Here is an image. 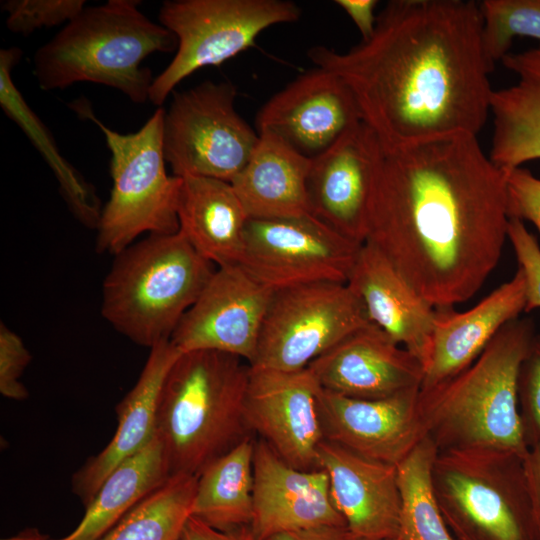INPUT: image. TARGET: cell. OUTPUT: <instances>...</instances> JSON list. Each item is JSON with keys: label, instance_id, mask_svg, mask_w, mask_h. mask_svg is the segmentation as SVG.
I'll return each instance as SVG.
<instances>
[{"label": "cell", "instance_id": "cell-1", "mask_svg": "<svg viewBox=\"0 0 540 540\" xmlns=\"http://www.w3.org/2000/svg\"><path fill=\"white\" fill-rule=\"evenodd\" d=\"M506 174L475 135L385 150L365 243L434 308L465 302L508 239Z\"/></svg>", "mask_w": 540, "mask_h": 540}, {"label": "cell", "instance_id": "cell-2", "mask_svg": "<svg viewBox=\"0 0 540 540\" xmlns=\"http://www.w3.org/2000/svg\"><path fill=\"white\" fill-rule=\"evenodd\" d=\"M473 0H392L373 34L348 51L315 46L316 67L340 76L385 150L480 132L494 64Z\"/></svg>", "mask_w": 540, "mask_h": 540}, {"label": "cell", "instance_id": "cell-3", "mask_svg": "<svg viewBox=\"0 0 540 540\" xmlns=\"http://www.w3.org/2000/svg\"><path fill=\"white\" fill-rule=\"evenodd\" d=\"M535 335L531 319H514L463 371L419 390L425 436L438 451L494 449L526 456L518 375Z\"/></svg>", "mask_w": 540, "mask_h": 540}, {"label": "cell", "instance_id": "cell-4", "mask_svg": "<svg viewBox=\"0 0 540 540\" xmlns=\"http://www.w3.org/2000/svg\"><path fill=\"white\" fill-rule=\"evenodd\" d=\"M250 364L235 355L196 350L179 355L164 381L156 434L171 476H199L253 435L245 403Z\"/></svg>", "mask_w": 540, "mask_h": 540}, {"label": "cell", "instance_id": "cell-5", "mask_svg": "<svg viewBox=\"0 0 540 540\" xmlns=\"http://www.w3.org/2000/svg\"><path fill=\"white\" fill-rule=\"evenodd\" d=\"M137 0H109L85 8L33 56V75L45 91L92 82L119 90L132 102L149 101V55L177 49V39L139 10Z\"/></svg>", "mask_w": 540, "mask_h": 540}, {"label": "cell", "instance_id": "cell-6", "mask_svg": "<svg viewBox=\"0 0 540 540\" xmlns=\"http://www.w3.org/2000/svg\"><path fill=\"white\" fill-rule=\"evenodd\" d=\"M215 270L179 230L150 234L115 255L102 286L101 314L150 349L171 339Z\"/></svg>", "mask_w": 540, "mask_h": 540}, {"label": "cell", "instance_id": "cell-7", "mask_svg": "<svg viewBox=\"0 0 540 540\" xmlns=\"http://www.w3.org/2000/svg\"><path fill=\"white\" fill-rule=\"evenodd\" d=\"M432 483L455 540H540L521 455L494 449L438 451Z\"/></svg>", "mask_w": 540, "mask_h": 540}, {"label": "cell", "instance_id": "cell-8", "mask_svg": "<svg viewBox=\"0 0 540 540\" xmlns=\"http://www.w3.org/2000/svg\"><path fill=\"white\" fill-rule=\"evenodd\" d=\"M71 108L101 129L111 152L112 188L96 229L97 251L115 256L142 234L176 233L182 179L166 171L165 110L158 107L137 132L121 134L105 126L84 100L74 101Z\"/></svg>", "mask_w": 540, "mask_h": 540}, {"label": "cell", "instance_id": "cell-9", "mask_svg": "<svg viewBox=\"0 0 540 540\" xmlns=\"http://www.w3.org/2000/svg\"><path fill=\"white\" fill-rule=\"evenodd\" d=\"M289 0H169L159 22L177 39L167 67L154 78L149 101L161 106L175 87L197 70L218 66L254 45L265 29L300 18Z\"/></svg>", "mask_w": 540, "mask_h": 540}, {"label": "cell", "instance_id": "cell-10", "mask_svg": "<svg viewBox=\"0 0 540 540\" xmlns=\"http://www.w3.org/2000/svg\"><path fill=\"white\" fill-rule=\"evenodd\" d=\"M229 81H204L173 93L165 110L162 146L177 177H206L231 183L243 170L259 133L235 109Z\"/></svg>", "mask_w": 540, "mask_h": 540}, {"label": "cell", "instance_id": "cell-11", "mask_svg": "<svg viewBox=\"0 0 540 540\" xmlns=\"http://www.w3.org/2000/svg\"><path fill=\"white\" fill-rule=\"evenodd\" d=\"M371 323L347 283L318 282L274 290L250 365L298 371Z\"/></svg>", "mask_w": 540, "mask_h": 540}, {"label": "cell", "instance_id": "cell-12", "mask_svg": "<svg viewBox=\"0 0 540 540\" xmlns=\"http://www.w3.org/2000/svg\"><path fill=\"white\" fill-rule=\"evenodd\" d=\"M362 245L310 214L249 218L239 265L272 290L318 282L347 283Z\"/></svg>", "mask_w": 540, "mask_h": 540}, {"label": "cell", "instance_id": "cell-13", "mask_svg": "<svg viewBox=\"0 0 540 540\" xmlns=\"http://www.w3.org/2000/svg\"><path fill=\"white\" fill-rule=\"evenodd\" d=\"M384 155L380 139L362 121L311 159L306 181L310 215L345 238L364 244Z\"/></svg>", "mask_w": 540, "mask_h": 540}, {"label": "cell", "instance_id": "cell-14", "mask_svg": "<svg viewBox=\"0 0 540 540\" xmlns=\"http://www.w3.org/2000/svg\"><path fill=\"white\" fill-rule=\"evenodd\" d=\"M273 291L240 265L216 268L170 340L181 353L215 350L251 365Z\"/></svg>", "mask_w": 540, "mask_h": 540}, {"label": "cell", "instance_id": "cell-15", "mask_svg": "<svg viewBox=\"0 0 540 540\" xmlns=\"http://www.w3.org/2000/svg\"><path fill=\"white\" fill-rule=\"evenodd\" d=\"M320 389L308 368L281 371L250 366L245 403L248 426L286 463L300 470L319 469L318 450L324 440Z\"/></svg>", "mask_w": 540, "mask_h": 540}, {"label": "cell", "instance_id": "cell-16", "mask_svg": "<svg viewBox=\"0 0 540 540\" xmlns=\"http://www.w3.org/2000/svg\"><path fill=\"white\" fill-rule=\"evenodd\" d=\"M362 121L346 82L316 67L273 95L259 110L256 126L311 160Z\"/></svg>", "mask_w": 540, "mask_h": 540}, {"label": "cell", "instance_id": "cell-17", "mask_svg": "<svg viewBox=\"0 0 540 540\" xmlns=\"http://www.w3.org/2000/svg\"><path fill=\"white\" fill-rule=\"evenodd\" d=\"M420 387L379 399H359L321 387L324 439L370 460L397 466L424 439Z\"/></svg>", "mask_w": 540, "mask_h": 540}, {"label": "cell", "instance_id": "cell-18", "mask_svg": "<svg viewBox=\"0 0 540 540\" xmlns=\"http://www.w3.org/2000/svg\"><path fill=\"white\" fill-rule=\"evenodd\" d=\"M320 526H346L331 498L322 469L300 470L286 463L264 440H255L253 516L259 540Z\"/></svg>", "mask_w": 540, "mask_h": 540}, {"label": "cell", "instance_id": "cell-19", "mask_svg": "<svg viewBox=\"0 0 540 540\" xmlns=\"http://www.w3.org/2000/svg\"><path fill=\"white\" fill-rule=\"evenodd\" d=\"M307 368L323 389L359 399L420 387L424 377L422 363L372 323L346 336Z\"/></svg>", "mask_w": 540, "mask_h": 540}, {"label": "cell", "instance_id": "cell-20", "mask_svg": "<svg viewBox=\"0 0 540 540\" xmlns=\"http://www.w3.org/2000/svg\"><path fill=\"white\" fill-rule=\"evenodd\" d=\"M317 463L328 475L333 503L352 534L360 540L398 536L397 466L367 459L325 439Z\"/></svg>", "mask_w": 540, "mask_h": 540}, {"label": "cell", "instance_id": "cell-21", "mask_svg": "<svg viewBox=\"0 0 540 540\" xmlns=\"http://www.w3.org/2000/svg\"><path fill=\"white\" fill-rule=\"evenodd\" d=\"M526 306V283L514 276L469 310L435 308L431 348L420 389L438 385L471 365L497 333Z\"/></svg>", "mask_w": 540, "mask_h": 540}, {"label": "cell", "instance_id": "cell-22", "mask_svg": "<svg viewBox=\"0 0 540 540\" xmlns=\"http://www.w3.org/2000/svg\"><path fill=\"white\" fill-rule=\"evenodd\" d=\"M347 285L360 299L369 321L425 367L435 308L369 243L361 246Z\"/></svg>", "mask_w": 540, "mask_h": 540}, {"label": "cell", "instance_id": "cell-23", "mask_svg": "<svg viewBox=\"0 0 540 540\" xmlns=\"http://www.w3.org/2000/svg\"><path fill=\"white\" fill-rule=\"evenodd\" d=\"M181 352L165 340L150 348L133 388L116 406L117 428L107 446L91 456L72 477V489L86 507L105 479L156 435L157 411L166 376Z\"/></svg>", "mask_w": 540, "mask_h": 540}, {"label": "cell", "instance_id": "cell-24", "mask_svg": "<svg viewBox=\"0 0 540 540\" xmlns=\"http://www.w3.org/2000/svg\"><path fill=\"white\" fill-rule=\"evenodd\" d=\"M181 179L179 231L216 268L239 265L249 217L231 183L195 176Z\"/></svg>", "mask_w": 540, "mask_h": 540}, {"label": "cell", "instance_id": "cell-25", "mask_svg": "<svg viewBox=\"0 0 540 540\" xmlns=\"http://www.w3.org/2000/svg\"><path fill=\"white\" fill-rule=\"evenodd\" d=\"M502 64L517 81L493 90V135L489 158L501 169L540 159V48L505 55Z\"/></svg>", "mask_w": 540, "mask_h": 540}, {"label": "cell", "instance_id": "cell-26", "mask_svg": "<svg viewBox=\"0 0 540 540\" xmlns=\"http://www.w3.org/2000/svg\"><path fill=\"white\" fill-rule=\"evenodd\" d=\"M311 160L271 133H259L249 161L231 182L249 218L299 217L309 213L306 181Z\"/></svg>", "mask_w": 540, "mask_h": 540}, {"label": "cell", "instance_id": "cell-27", "mask_svg": "<svg viewBox=\"0 0 540 540\" xmlns=\"http://www.w3.org/2000/svg\"><path fill=\"white\" fill-rule=\"evenodd\" d=\"M17 47L0 51V105L3 112L23 131L42 155L60 187V192L75 218L89 229H97L102 206L91 183L61 155L52 134L30 108L16 87L12 70L20 61Z\"/></svg>", "mask_w": 540, "mask_h": 540}, {"label": "cell", "instance_id": "cell-28", "mask_svg": "<svg viewBox=\"0 0 540 540\" xmlns=\"http://www.w3.org/2000/svg\"><path fill=\"white\" fill-rule=\"evenodd\" d=\"M171 477L157 434L105 479L77 527L54 540H100L135 505ZM49 540V539H46Z\"/></svg>", "mask_w": 540, "mask_h": 540}, {"label": "cell", "instance_id": "cell-29", "mask_svg": "<svg viewBox=\"0 0 540 540\" xmlns=\"http://www.w3.org/2000/svg\"><path fill=\"white\" fill-rule=\"evenodd\" d=\"M254 447L253 435L248 436L201 472L192 505L193 517L222 531L250 526Z\"/></svg>", "mask_w": 540, "mask_h": 540}, {"label": "cell", "instance_id": "cell-30", "mask_svg": "<svg viewBox=\"0 0 540 540\" xmlns=\"http://www.w3.org/2000/svg\"><path fill=\"white\" fill-rule=\"evenodd\" d=\"M197 476L173 475L135 505L100 540H183Z\"/></svg>", "mask_w": 540, "mask_h": 540}, {"label": "cell", "instance_id": "cell-31", "mask_svg": "<svg viewBox=\"0 0 540 540\" xmlns=\"http://www.w3.org/2000/svg\"><path fill=\"white\" fill-rule=\"evenodd\" d=\"M437 453L435 444L425 436L397 465L401 540H455L433 489L432 467Z\"/></svg>", "mask_w": 540, "mask_h": 540}, {"label": "cell", "instance_id": "cell-32", "mask_svg": "<svg viewBox=\"0 0 540 540\" xmlns=\"http://www.w3.org/2000/svg\"><path fill=\"white\" fill-rule=\"evenodd\" d=\"M479 4L484 46L494 65L509 53L516 37L534 38L540 43V0H484Z\"/></svg>", "mask_w": 540, "mask_h": 540}, {"label": "cell", "instance_id": "cell-33", "mask_svg": "<svg viewBox=\"0 0 540 540\" xmlns=\"http://www.w3.org/2000/svg\"><path fill=\"white\" fill-rule=\"evenodd\" d=\"M86 6L85 0H5L9 31L29 35L35 30L68 23Z\"/></svg>", "mask_w": 540, "mask_h": 540}, {"label": "cell", "instance_id": "cell-34", "mask_svg": "<svg viewBox=\"0 0 540 540\" xmlns=\"http://www.w3.org/2000/svg\"><path fill=\"white\" fill-rule=\"evenodd\" d=\"M518 408L525 443L540 442V335L536 334L518 375Z\"/></svg>", "mask_w": 540, "mask_h": 540}, {"label": "cell", "instance_id": "cell-35", "mask_svg": "<svg viewBox=\"0 0 540 540\" xmlns=\"http://www.w3.org/2000/svg\"><path fill=\"white\" fill-rule=\"evenodd\" d=\"M31 361L24 342L3 322L0 325V393L12 400H24L28 390L20 378Z\"/></svg>", "mask_w": 540, "mask_h": 540}, {"label": "cell", "instance_id": "cell-36", "mask_svg": "<svg viewBox=\"0 0 540 540\" xmlns=\"http://www.w3.org/2000/svg\"><path fill=\"white\" fill-rule=\"evenodd\" d=\"M508 239L514 249L518 267L523 271L526 283L525 312L540 308V246L523 221L509 219Z\"/></svg>", "mask_w": 540, "mask_h": 540}, {"label": "cell", "instance_id": "cell-37", "mask_svg": "<svg viewBox=\"0 0 540 540\" xmlns=\"http://www.w3.org/2000/svg\"><path fill=\"white\" fill-rule=\"evenodd\" d=\"M506 172L508 218L530 221L540 233V179L521 166Z\"/></svg>", "mask_w": 540, "mask_h": 540}, {"label": "cell", "instance_id": "cell-38", "mask_svg": "<svg viewBox=\"0 0 540 540\" xmlns=\"http://www.w3.org/2000/svg\"><path fill=\"white\" fill-rule=\"evenodd\" d=\"M183 540H259L252 532L250 526L229 531L213 528L191 516L185 526Z\"/></svg>", "mask_w": 540, "mask_h": 540}, {"label": "cell", "instance_id": "cell-39", "mask_svg": "<svg viewBox=\"0 0 540 540\" xmlns=\"http://www.w3.org/2000/svg\"><path fill=\"white\" fill-rule=\"evenodd\" d=\"M335 3L342 8L359 30L362 40H367L374 32L377 15L376 0H336Z\"/></svg>", "mask_w": 540, "mask_h": 540}, {"label": "cell", "instance_id": "cell-40", "mask_svg": "<svg viewBox=\"0 0 540 540\" xmlns=\"http://www.w3.org/2000/svg\"><path fill=\"white\" fill-rule=\"evenodd\" d=\"M270 540H360L346 526H320L285 532Z\"/></svg>", "mask_w": 540, "mask_h": 540}, {"label": "cell", "instance_id": "cell-41", "mask_svg": "<svg viewBox=\"0 0 540 540\" xmlns=\"http://www.w3.org/2000/svg\"><path fill=\"white\" fill-rule=\"evenodd\" d=\"M529 489L540 521V442L529 447L524 457Z\"/></svg>", "mask_w": 540, "mask_h": 540}, {"label": "cell", "instance_id": "cell-42", "mask_svg": "<svg viewBox=\"0 0 540 540\" xmlns=\"http://www.w3.org/2000/svg\"><path fill=\"white\" fill-rule=\"evenodd\" d=\"M5 540H46V538H44V536H42L41 534L34 532V533H27L26 535H22V536H16L13 538L5 539Z\"/></svg>", "mask_w": 540, "mask_h": 540}, {"label": "cell", "instance_id": "cell-43", "mask_svg": "<svg viewBox=\"0 0 540 540\" xmlns=\"http://www.w3.org/2000/svg\"><path fill=\"white\" fill-rule=\"evenodd\" d=\"M387 540H401L398 536L395 538L387 539Z\"/></svg>", "mask_w": 540, "mask_h": 540}]
</instances>
